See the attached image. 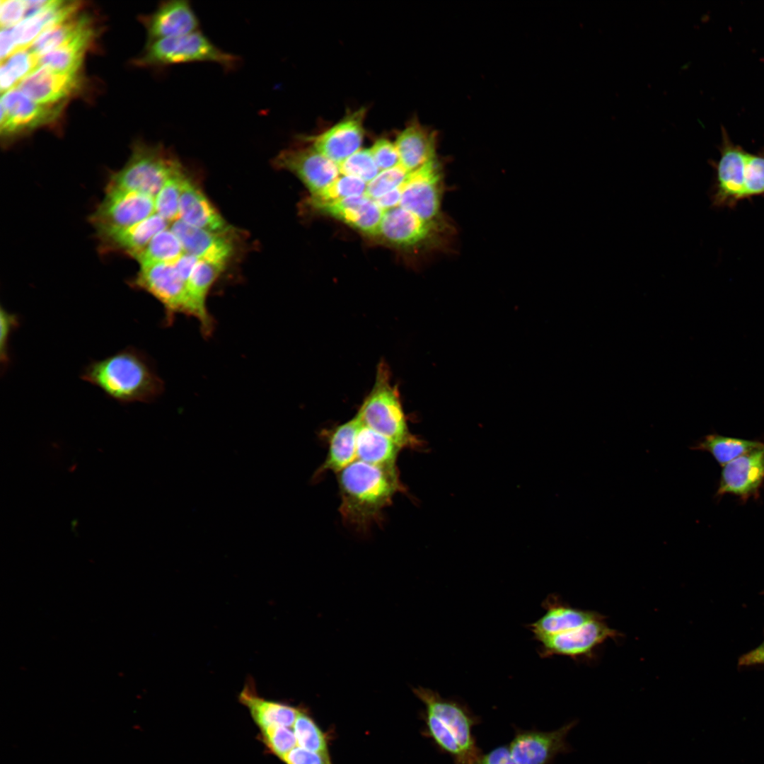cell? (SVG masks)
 Segmentation results:
<instances>
[{"label":"cell","instance_id":"obj_31","mask_svg":"<svg viewBox=\"0 0 764 764\" xmlns=\"http://www.w3.org/2000/svg\"><path fill=\"white\" fill-rule=\"evenodd\" d=\"M763 443L729 437L719 434H709L690 448L693 450L707 451L722 466L731 461L761 446Z\"/></svg>","mask_w":764,"mask_h":764},{"label":"cell","instance_id":"obj_20","mask_svg":"<svg viewBox=\"0 0 764 764\" xmlns=\"http://www.w3.org/2000/svg\"><path fill=\"white\" fill-rule=\"evenodd\" d=\"M145 23L151 42L197 31L200 24L191 4L186 0L162 2L146 18Z\"/></svg>","mask_w":764,"mask_h":764},{"label":"cell","instance_id":"obj_39","mask_svg":"<svg viewBox=\"0 0 764 764\" xmlns=\"http://www.w3.org/2000/svg\"><path fill=\"white\" fill-rule=\"evenodd\" d=\"M410 173L401 165L380 171L371 181L367 183L364 195L376 200L401 187L406 182Z\"/></svg>","mask_w":764,"mask_h":764},{"label":"cell","instance_id":"obj_34","mask_svg":"<svg viewBox=\"0 0 764 764\" xmlns=\"http://www.w3.org/2000/svg\"><path fill=\"white\" fill-rule=\"evenodd\" d=\"M38 57L29 47L21 48L1 62L0 86L5 93L18 84L37 66Z\"/></svg>","mask_w":764,"mask_h":764},{"label":"cell","instance_id":"obj_42","mask_svg":"<svg viewBox=\"0 0 764 764\" xmlns=\"http://www.w3.org/2000/svg\"><path fill=\"white\" fill-rule=\"evenodd\" d=\"M369 149L380 171L400 165L399 155L395 144L388 139H377Z\"/></svg>","mask_w":764,"mask_h":764},{"label":"cell","instance_id":"obj_35","mask_svg":"<svg viewBox=\"0 0 764 764\" xmlns=\"http://www.w3.org/2000/svg\"><path fill=\"white\" fill-rule=\"evenodd\" d=\"M186 176L184 168L173 174L154 198L155 213L169 223L179 219L180 199Z\"/></svg>","mask_w":764,"mask_h":764},{"label":"cell","instance_id":"obj_1","mask_svg":"<svg viewBox=\"0 0 764 764\" xmlns=\"http://www.w3.org/2000/svg\"><path fill=\"white\" fill-rule=\"evenodd\" d=\"M339 512L347 526L365 533L383 519V511L398 493L406 491L396 467L356 460L337 474Z\"/></svg>","mask_w":764,"mask_h":764},{"label":"cell","instance_id":"obj_47","mask_svg":"<svg viewBox=\"0 0 764 764\" xmlns=\"http://www.w3.org/2000/svg\"><path fill=\"white\" fill-rule=\"evenodd\" d=\"M199 260V259L197 257L184 253L173 262L178 273L186 284Z\"/></svg>","mask_w":764,"mask_h":764},{"label":"cell","instance_id":"obj_15","mask_svg":"<svg viewBox=\"0 0 764 764\" xmlns=\"http://www.w3.org/2000/svg\"><path fill=\"white\" fill-rule=\"evenodd\" d=\"M366 109L361 108L347 114L328 129L314 136L303 137V141L337 164L361 149L365 129Z\"/></svg>","mask_w":764,"mask_h":764},{"label":"cell","instance_id":"obj_25","mask_svg":"<svg viewBox=\"0 0 764 764\" xmlns=\"http://www.w3.org/2000/svg\"><path fill=\"white\" fill-rule=\"evenodd\" d=\"M361 423L356 414L354 417L330 432L328 435L327 455L315 471L313 480H318L327 472L337 474L357 460V436Z\"/></svg>","mask_w":764,"mask_h":764},{"label":"cell","instance_id":"obj_18","mask_svg":"<svg viewBox=\"0 0 764 764\" xmlns=\"http://www.w3.org/2000/svg\"><path fill=\"white\" fill-rule=\"evenodd\" d=\"M81 86L79 72L62 73L37 67L18 84V88L38 103L56 105L76 93Z\"/></svg>","mask_w":764,"mask_h":764},{"label":"cell","instance_id":"obj_8","mask_svg":"<svg viewBox=\"0 0 764 764\" xmlns=\"http://www.w3.org/2000/svg\"><path fill=\"white\" fill-rule=\"evenodd\" d=\"M154 213V198L108 185L104 198L90 220L101 239L132 226Z\"/></svg>","mask_w":764,"mask_h":764},{"label":"cell","instance_id":"obj_9","mask_svg":"<svg viewBox=\"0 0 764 764\" xmlns=\"http://www.w3.org/2000/svg\"><path fill=\"white\" fill-rule=\"evenodd\" d=\"M128 283L131 287L151 294L162 304L166 325H170L178 314L190 316L187 284L178 273L173 263H155L140 267L136 276Z\"/></svg>","mask_w":764,"mask_h":764},{"label":"cell","instance_id":"obj_4","mask_svg":"<svg viewBox=\"0 0 764 764\" xmlns=\"http://www.w3.org/2000/svg\"><path fill=\"white\" fill-rule=\"evenodd\" d=\"M357 415L366 426L393 440L403 449H418L423 441L411 433L400 395L385 361L377 367L374 386Z\"/></svg>","mask_w":764,"mask_h":764},{"label":"cell","instance_id":"obj_13","mask_svg":"<svg viewBox=\"0 0 764 764\" xmlns=\"http://www.w3.org/2000/svg\"><path fill=\"white\" fill-rule=\"evenodd\" d=\"M576 724L572 721L549 731L515 728L508 744L514 760L516 764L552 763L558 755L570 751L567 737Z\"/></svg>","mask_w":764,"mask_h":764},{"label":"cell","instance_id":"obj_43","mask_svg":"<svg viewBox=\"0 0 764 764\" xmlns=\"http://www.w3.org/2000/svg\"><path fill=\"white\" fill-rule=\"evenodd\" d=\"M26 1H1L0 23L1 28L15 26L26 17Z\"/></svg>","mask_w":764,"mask_h":764},{"label":"cell","instance_id":"obj_11","mask_svg":"<svg viewBox=\"0 0 764 764\" xmlns=\"http://www.w3.org/2000/svg\"><path fill=\"white\" fill-rule=\"evenodd\" d=\"M451 232L398 206L384 211L377 236L392 245L411 248L441 244Z\"/></svg>","mask_w":764,"mask_h":764},{"label":"cell","instance_id":"obj_32","mask_svg":"<svg viewBox=\"0 0 764 764\" xmlns=\"http://www.w3.org/2000/svg\"><path fill=\"white\" fill-rule=\"evenodd\" d=\"M90 27V18L86 15L77 14L42 33L30 45L29 49L40 57L59 47Z\"/></svg>","mask_w":764,"mask_h":764},{"label":"cell","instance_id":"obj_44","mask_svg":"<svg viewBox=\"0 0 764 764\" xmlns=\"http://www.w3.org/2000/svg\"><path fill=\"white\" fill-rule=\"evenodd\" d=\"M19 324V318L3 308L1 309L0 358L2 365L8 362V346L11 334Z\"/></svg>","mask_w":764,"mask_h":764},{"label":"cell","instance_id":"obj_17","mask_svg":"<svg viewBox=\"0 0 764 764\" xmlns=\"http://www.w3.org/2000/svg\"><path fill=\"white\" fill-rule=\"evenodd\" d=\"M764 482V444L723 466L717 495L731 494L746 500L757 496Z\"/></svg>","mask_w":764,"mask_h":764},{"label":"cell","instance_id":"obj_21","mask_svg":"<svg viewBox=\"0 0 764 764\" xmlns=\"http://www.w3.org/2000/svg\"><path fill=\"white\" fill-rule=\"evenodd\" d=\"M543 607L545 613L528 625L536 641L569 631L603 616L596 611L572 607L555 594L549 595L543 601Z\"/></svg>","mask_w":764,"mask_h":764},{"label":"cell","instance_id":"obj_50","mask_svg":"<svg viewBox=\"0 0 764 764\" xmlns=\"http://www.w3.org/2000/svg\"><path fill=\"white\" fill-rule=\"evenodd\" d=\"M403 185L378 198L375 202L383 211L398 207L401 199Z\"/></svg>","mask_w":764,"mask_h":764},{"label":"cell","instance_id":"obj_37","mask_svg":"<svg viewBox=\"0 0 764 764\" xmlns=\"http://www.w3.org/2000/svg\"><path fill=\"white\" fill-rule=\"evenodd\" d=\"M293 731L296 736L297 746L330 758L328 745L323 733L306 714L299 711L293 725Z\"/></svg>","mask_w":764,"mask_h":764},{"label":"cell","instance_id":"obj_51","mask_svg":"<svg viewBox=\"0 0 764 764\" xmlns=\"http://www.w3.org/2000/svg\"><path fill=\"white\" fill-rule=\"evenodd\" d=\"M760 594L764 595V591H763Z\"/></svg>","mask_w":764,"mask_h":764},{"label":"cell","instance_id":"obj_30","mask_svg":"<svg viewBox=\"0 0 764 764\" xmlns=\"http://www.w3.org/2000/svg\"><path fill=\"white\" fill-rule=\"evenodd\" d=\"M402 450L390 439L361 423L357 436V460L379 466L396 467Z\"/></svg>","mask_w":764,"mask_h":764},{"label":"cell","instance_id":"obj_41","mask_svg":"<svg viewBox=\"0 0 764 764\" xmlns=\"http://www.w3.org/2000/svg\"><path fill=\"white\" fill-rule=\"evenodd\" d=\"M289 728L277 726L260 729L266 746L282 760L297 746L294 732Z\"/></svg>","mask_w":764,"mask_h":764},{"label":"cell","instance_id":"obj_3","mask_svg":"<svg viewBox=\"0 0 764 764\" xmlns=\"http://www.w3.org/2000/svg\"><path fill=\"white\" fill-rule=\"evenodd\" d=\"M414 693L425 705L427 731L436 746L456 764H472L482 753L473 734L480 717L463 702L432 690L418 687Z\"/></svg>","mask_w":764,"mask_h":764},{"label":"cell","instance_id":"obj_29","mask_svg":"<svg viewBox=\"0 0 764 764\" xmlns=\"http://www.w3.org/2000/svg\"><path fill=\"white\" fill-rule=\"evenodd\" d=\"M92 27L83 30L59 47L38 57L37 67L62 73H76L93 38Z\"/></svg>","mask_w":764,"mask_h":764},{"label":"cell","instance_id":"obj_27","mask_svg":"<svg viewBox=\"0 0 764 764\" xmlns=\"http://www.w3.org/2000/svg\"><path fill=\"white\" fill-rule=\"evenodd\" d=\"M169 222L156 213L144 221L109 236L101 238L102 248L117 251L135 258L161 231L168 228Z\"/></svg>","mask_w":764,"mask_h":764},{"label":"cell","instance_id":"obj_7","mask_svg":"<svg viewBox=\"0 0 764 764\" xmlns=\"http://www.w3.org/2000/svg\"><path fill=\"white\" fill-rule=\"evenodd\" d=\"M444 174L438 158L410 173L399 206L422 220L451 228L441 210Z\"/></svg>","mask_w":764,"mask_h":764},{"label":"cell","instance_id":"obj_10","mask_svg":"<svg viewBox=\"0 0 764 764\" xmlns=\"http://www.w3.org/2000/svg\"><path fill=\"white\" fill-rule=\"evenodd\" d=\"M620 635L608 625L603 616L569 631L538 640V653L543 658L552 656L589 658L606 640Z\"/></svg>","mask_w":764,"mask_h":764},{"label":"cell","instance_id":"obj_12","mask_svg":"<svg viewBox=\"0 0 764 764\" xmlns=\"http://www.w3.org/2000/svg\"><path fill=\"white\" fill-rule=\"evenodd\" d=\"M719 161L713 163L714 181L712 203L717 207H734L744 199L743 171L748 151L734 144L722 129Z\"/></svg>","mask_w":764,"mask_h":764},{"label":"cell","instance_id":"obj_36","mask_svg":"<svg viewBox=\"0 0 764 764\" xmlns=\"http://www.w3.org/2000/svg\"><path fill=\"white\" fill-rule=\"evenodd\" d=\"M366 185L357 178L342 175L321 191L311 195L309 204L316 208L351 197L363 195Z\"/></svg>","mask_w":764,"mask_h":764},{"label":"cell","instance_id":"obj_6","mask_svg":"<svg viewBox=\"0 0 764 764\" xmlns=\"http://www.w3.org/2000/svg\"><path fill=\"white\" fill-rule=\"evenodd\" d=\"M195 62H212L231 71L239 66L241 59L219 48L197 30L151 42L140 60L144 65L161 67Z\"/></svg>","mask_w":764,"mask_h":764},{"label":"cell","instance_id":"obj_45","mask_svg":"<svg viewBox=\"0 0 764 764\" xmlns=\"http://www.w3.org/2000/svg\"><path fill=\"white\" fill-rule=\"evenodd\" d=\"M282 760L286 764H331L329 758L299 746L293 748Z\"/></svg>","mask_w":764,"mask_h":764},{"label":"cell","instance_id":"obj_49","mask_svg":"<svg viewBox=\"0 0 764 764\" xmlns=\"http://www.w3.org/2000/svg\"><path fill=\"white\" fill-rule=\"evenodd\" d=\"M0 57L1 62L11 55L17 48L11 28H1L0 33Z\"/></svg>","mask_w":764,"mask_h":764},{"label":"cell","instance_id":"obj_40","mask_svg":"<svg viewBox=\"0 0 764 764\" xmlns=\"http://www.w3.org/2000/svg\"><path fill=\"white\" fill-rule=\"evenodd\" d=\"M743 178L745 199L764 196V149L754 154L747 153Z\"/></svg>","mask_w":764,"mask_h":764},{"label":"cell","instance_id":"obj_28","mask_svg":"<svg viewBox=\"0 0 764 764\" xmlns=\"http://www.w3.org/2000/svg\"><path fill=\"white\" fill-rule=\"evenodd\" d=\"M238 700L246 707L256 724L262 729L271 727H293L299 710L261 698L250 680L240 693Z\"/></svg>","mask_w":764,"mask_h":764},{"label":"cell","instance_id":"obj_22","mask_svg":"<svg viewBox=\"0 0 764 764\" xmlns=\"http://www.w3.org/2000/svg\"><path fill=\"white\" fill-rule=\"evenodd\" d=\"M178 219L192 226L215 233L231 234L233 232L231 226L202 190L187 176L182 187Z\"/></svg>","mask_w":764,"mask_h":764},{"label":"cell","instance_id":"obj_48","mask_svg":"<svg viewBox=\"0 0 764 764\" xmlns=\"http://www.w3.org/2000/svg\"><path fill=\"white\" fill-rule=\"evenodd\" d=\"M764 665V641L753 649L742 654L738 659V666L748 667Z\"/></svg>","mask_w":764,"mask_h":764},{"label":"cell","instance_id":"obj_5","mask_svg":"<svg viewBox=\"0 0 764 764\" xmlns=\"http://www.w3.org/2000/svg\"><path fill=\"white\" fill-rule=\"evenodd\" d=\"M183 168L178 157L165 146L139 143L108 185L155 198L166 180Z\"/></svg>","mask_w":764,"mask_h":764},{"label":"cell","instance_id":"obj_46","mask_svg":"<svg viewBox=\"0 0 764 764\" xmlns=\"http://www.w3.org/2000/svg\"><path fill=\"white\" fill-rule=\"evenodd\" d=\"M472 764H516L508 745L496 747L487 753H481Z\"/></svg>","mask_w":764,"mask_h":764},{"label":"cell","instance_id":"obj_24","mask_svg":"<svg viewBox=\"0 0 764 764\" xmlns=\"http://www.w3.org/2000/svg\"><path fill=\"white\" fill-rule=\"evenodd\" d=\"M355 229L377 236L384 211L365 195L354 196L314 208Z\"/></svg>","mask_w":764,"mask_h":764},{"label":"cell","instance_id":"obj_14","mask_svg":"<svg viewBox=\"0 0 764 764\" xmlns=\"http://www.w3.org/2000/svg\"><path fill=\"white\" fill-rule=\"evenodd\" d=\"M273 165L296 175L311 195L325 188L340 173L337 164L311 146L285 149L273 159Z\"/></svg>","mask_w":764,"mask_h":764},{"label":"cell","instance_id":"obj_26","mask_svg":"<svg viewBox=\"0 0 764 764\" xmlns=\"http://www.w3.org/2000/svg\"><path fill=\"white\" fill-rule=\"evenodd\" d=\"M81 7L78 1L52 0L43 10L11 27L17 48L29 47L42 33L77 15Z\"/></svg>","mask_w":764,"mask_h":764},{"label":"cell","instance_id":"obj_2","mask_svg":"<svg viewBox=\"0 0 764 764\" xmlns=\"http://www.w3.org/2000/svg\"><path fill=\"white\" fill-rule=\"evenodd\" d=\"M81 378L122 403L151 402L163 390V382L140 351L127 347L89 363Z\"/></svg>","mask_w":764,"mask_h":764},{"label":"cell","instance_id":"obj_19","mask_svg":"<svg viewBox=\"0 0 764 764\" xmlns=\"http://www.w3.org/2000/svg\"><path fill=\"white\" fill-rule=\"evenodd\" d=\"M170 228L180 241L184 253L199 260L226 265L233 253L229 234L194 227L180 219L171 223Z\"/></svg>","mask_w":764,"mask_h":764},{"label":"cell","instance_id":"obj_33","mask_svg":"<svg viewBox=\"0 0 764 764\" xmlns=\"http://www.w3.org/2000/svg\"><path fill=\"white\" fill-rule=\"evenodd\" d=\"M183 253L180 241L168 227L157 233L134 260L140 267L155 263H173Z\"/></svg>","mask_w":764,"mask_h":764},{"label":"cell","instance_id":"obj_23","mask_svg":"<svg viewBox=\"0 0 764 764\" xmlns=\"http://www.w3.org/2000/svg\"><path fill=\"white\" fill-rule=\"evenodd\" d=\"M436 134L412 120L397 135L395 144L399 155L400 165L412 172L428 162L437 158Z\"/></svg>","mask_w":764,"mask_h":764},{"label":"cell","instance_id":"obj_16","mask_svg":"<svg viewBox=\"0 0 764 764\" xmlns=\"http://www.w3.org/2000/svg\"><path fill=\"white\" fill-rule=\"evenodd\" d=\"M61 110L59 104L38 103L13 88L1 98V134L8 137L48 124L57 119Z\"/></svg>","mask_w":764,"mask_h":764},{"label":"cell","instance_id":"obj_38","mask_svg":"<svg viewBox=\"0 0 764 764\" xmlns=\"http://www.w3.org/2000/svg\"><path fill=\"white\" fill-rule=\"evenodd\" d=\"M338 168L341 174L357 178L366 183L380 173L369 149H359L340 163Z\"/></svg>","mask_w":764,"mask_h":764}]
</instances>
